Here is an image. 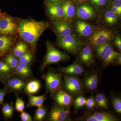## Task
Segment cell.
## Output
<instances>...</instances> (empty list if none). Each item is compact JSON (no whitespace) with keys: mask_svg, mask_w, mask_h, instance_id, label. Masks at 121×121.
Here are the masks:
<instances>
[{"mask_svg":"<svg viewBox=\"0 0 121 121\" xmlns=\"http://www.w3.org/2000/svg\"><path fill=\"white\" fill-rule=\"evenodd\" d=\"M50 26V23L47 21H37L30 19H21L19 24L20 35L34 49L41 35Z\"/></svg>","mask_w":121,"mask_h":121,"instance_id":"obj_1","label":"cell"},{"mask_svg":"<svg viewBox=\"0 0 121 121\" xmlns=\"http://www.w3.org/2000/svg\"><path fill=\"white\" fill-rule=\"evenodd\" d=\"M45 44L47 53L40 68V71L43 72L46 67L50 64H57L60 62H66L70 60L69 55L58 50L49 40H47Z\"/></svg>","mask_w":121,"mask_h":121,"instance_id":"obj_2","label":"cell"},{"mask_svg":"<svg viewBox=\"0 0 121 121\" xmlns=\"http://www.w3.org/2000/svg\"><path fill=\"white\" fill-rule=\"evenodd\" d=\"M82 40L75 35H69L64 37H57L56 44L68 54L77 55L84 45Z\"/></svg>","mask_w":121,"mask_h":121,"instance_id":"obj_3","label":"cell"},{"mask_svg":"<svg viewBox=\"0 0 121 121\" xmlns=\"http://www.w3.org/2000/svg\"><path fill=\"white\" fill-rule=\"evenodd\" d=\"M116 34L114 29L99 25L93 35L87 39L86 44L93 47L95 45L112 42Z\"/></svg>","mask_w":121,"mask_h":121,"instance_id":"obj_4","label":"cell"},{"mask_svg":"<svg viewBox=\"0 0 121 121\" xmlns=\"http://www.w3.org/2000/svg\"><path fill=\"white\" fill-rule=\"evenodd\" d=\"M92 22L75 18L71 24L75 34L82 40H86L99 26L98 23L95 24Z\"/></svg>","mask_w":121,"mask_h":121,"instance_id":"obj_5","label":"cell"},{"mask_svg":"<svg viewBox=\"0 0 121 121\" xmlns=\"http://www.w3.org/2000/svg\"><path fill=\"white\" fill-rule=\"evenodd\" d=\"M43 77L47 91L50 93L51 95L62 89V74L58 72L55 71L52 69H48Z\"/></svg>","mask_w":121,"mask_h":121,"instance_id":"obj_6","label":"cell"},{"mask_svg":"<svg viewBox=\"0 0 121 121\" xmlns=\"http://www.w3.org/2000/svg\"><path fill=\"white\" fill-rule=\"evenodd\" d=\"M19 31V25L15 19L0 11V35L12 36Z\"/></svg>","mask_w":121,"mask_h":121,"instance_id":"obj_7","label":"cell"},{"mask_svg":"<svg viewBox=\"0 0 121 121\" xmlns=\"http://www.w3.org/2000/svg\"><path fill=\"white\" fill-rule=\"evenodd\" d=\"M87 2L78 4L76 8L75 18L91 22L96 21L97 22L99 17L97 12L93 5Z\"/></svg>","mask_w":121,"mask_h":121,"instance_id":"obj_8","label":"cell"},{"mask_svg":"<svg viewBox=\"0 0 121 121\" xmlns=\"http://www.w3.org/2000/svg\"><path fill=\"white\" fill-rule=\"evenodd\" d=\"M5 89L8 93L12 92L15 95L24 91L26 83L29 80L13 73L5 78Z\"/></svg>","mask_w":121,"mask_h":121,"instance_id":"obj_9","label":"cell"},{"mask_svg":"<svg viewBox=\"0 0 121 121\" xmlns=\"http://www.w3.org/2000/svg\"><path fill=\"white\" fill-rule=\"evenodd\" d=\"M62 85L65 91L72 96L78 95L82 93L83 83L77 76L63 75Z\"/></svg>","mask_w":121,"mask_h":121,"instance_id":"obj_10","label":"cell"},{"mask_svg":"<svg viewBox=\"0 0 121 121\" xmlns=\"http://www.w3.org/2000/svg\"><path fill=\"white\" fill-rule=\"evenodd\" d=\"M47 115L48 121H71L69 108L64 107L56 103L52 107Z\"/></svg>","mask_w":121,"mask_h":121,"instance_id":"obj_11","label":"cell"},{"mask_svg":"<svg viewBox=\"0 0 121 121\" xmlns=\"http://www.w3.org/2000/svg\"><path fill=\"white\" fill-rule=\"evenodd\" d=\"M121 18L107 8L98 17L97 23L101 26L114 29L120 24Z\"/></svg>","mask_w":121,"mask_h":121,"instance_id":"obj_12","label":"cell"},{"mask_svg":"<svg viewBox=\"0 0 121 121\" xmlns=\"http://www.w3.org/2000/svg\"><path fill=\"white\" fill-rule=\"evenodd\" d=\"M51 28L57 37H64L75 34L71 23L64 19L52 22Z\"/></svg>","mask_w":121,"mask_h":121,"instance_id":"obj_13","label":"cell"},{"mask_svg":"<svg viewBox=\"0 0 121 121\" xmlns=\"http://www.w3.org/2000/svg\"><path fill=\"white\" fill-rule=\"evenodd\" d=\"M77 54L78 61L82 64L90 66L94 62L93 48L89 44H84Z\"/></svg>","mask_w":121,"mask_h":121,"instance_id":"obj_14","label":"cell"},{"mask_svg":"<svg viewBox=\"0 0 121 121\" xmlns=\"http://www.w3.org/2000/svg\"><path fill=\"white\" fill-rule=\"evenodd\" d=\"M83 121H117L118 119L111 113L106 111L88 113L83 117Z\"/></svg>","mask_w":121,"mask_h":121,"instance_id":"obj_15","label":"cell"},{"mask_svg":"<svg viewBox=\"0 0 121 121\" xmlns=\"http://www.w3.org/2000/svg\"><path fill=\"white\" fill-rule=\"evenodd\" d=\"M46 9L48 17L52 22L64 19L63 10L60 4L47 2Z\"/></svg>","mask_w":121,"mask_h":121,"instance_id":"obj_16","label":"cell"},{"mask_svg":"<svg viewBox=\"0 0 121 121\" xmlns=\"http://www.w3.org/2000/svg\"><path fill=\"white\" fill-rule=\"evenodd\" d=\"M56 104L64 107L69 108L73 103L72 96L62 89L51 95Z\"/></svg>","mask_w":121,"mask_h":121,"instance_id":"obj_17","label":"cell"},{"mask_svg":"<svg viewBox=\"0 0 121 121\" xmlns=\"http://www.w3.org/2000/svg\"><path fill=\"white\" fill-rule=\"evenodd\" d=\"M58 71L63 75L77 76L84 73V68L79 62L74 63L64 67H59Z\"/></svg>","mask_w":121,"mask_h":121,"instance_id":"obj_18","label":"cell"},{"mask_svg":"<svg viewBox=\"0 0 121 121\" xmlns=\"http://www.w3.org/2000/svg\"><path fill=\"white\" fill-rule=\"evenodd\" d=\"M15 42V39L11 36H0V58L4 57L8 54Z\"/></svg>","mask_w":121,"mask_h":121,"instance_id":"obj_19","label":"cell"},{"mask_svg":"<svg viewBox=\"0 0 121 121\" xmlns=\"http://www.w3.org/2000/svg\"><path fill=\"white\" fill-rule=\"evenodd\" d=\"M60 4L63 10L64 19L71 23L75 18L76 7L71 0H65Z\"/></svg>","mask_w":121,"mask_h":121,"instance_id":"obj_20","label":"cell"},{"mask_svg":"<svg viewBox=\"0 0 121 121\" xmlns=\"http://www.w3.org/2000/svg\"><path fill=\"white\" fill-rule=\"evenodd\" d=\"M13 73L26 80H29L33 76L31 65L19 63Z\"/></svg>","mask_w":121,"mask_h":121,"instance_id":"obj_21","label":"cell"},{"mask_svg":"<svg viewBox=\"0 0 121 121\" xmlns=\"http://www.w3.org/2000/svg\"><path fill=\"white\" fill-rule=\"evenodd\" d=\"M98 81L97 73L92 72L84 78L83 83L88 90L93 91L97 89Z\"/></svg>","mask_w":121,"mask_h":121,"instance_id":"obj_22","label":"cell"},{"mask_svg":"<svg viewBox=\"0 0 121 121\" xmlns=\"http://www.w3.org/2000/svg\"><path fill=\"white\" fill-rule=\"evenodd\" d=\"M121 53L116 51L113 46L111 47L104 55L102 59L101 62L103 65L104 67H107L114 63L117 56Z\"/></svg>","mask_w":121,"mask_h":121,"instance_id":"obj_23","label":"cell"},{"mask_svg":"<svg viewBox=\"0 0 121 121\" xmlns=\"http://www.w3.org/2000/svg\"><path fill=\"white\" fill-rule=\"evenodd\" d=\"M48 93L47 91L44 94L38 96H35L32 94L28 95L29 100L26 106L27 107H36L37 108L43 106L47 99V94Z\"/></svg>","mask_w":121,"mask_h":121,"instance_id":"obj_24","label":"cell"},{"mask_svg":"<svg viewBox=\"0 0 121 121\" xmlns=\"http://www.w3.org/2000/svg\"><path fill=\"white\" fill-rule=\"evenodd\" d=\"M112 44V42H109L93 47L94 52L97 58L101 61L106 52L113 46Z\"/></svg>","mask_w":121,"mask_h":121,"instance_id":"obj_25","label":"cell"},{"mask_svg":"<svg viewBox=\"0 0 121 121\" xmlns=\"http://www.w3.org/2000/svg\"><path fill=\"white\" fill-rule=\"evenodd\" d=\"M41 87L40 82L37 79L29 80L26 83L24 91L27 95L36 94L39 90Z\"/></svg>","mask_w":121,"mask_h":121,"instance_id":"obj_26","label":"cell"},{"mask_svg":"<svg viewBox=\"0 0 121 121\" xmlns=\"http://www.w3.org/2000/svg\"><path fill=\"white\" fill-rule=\"evenodd\" d=\"M28 45L23 42L21 41L13 48L12 50V55L15 58L19 59L28 51Z\"/></svg>","mask_w":121,"mask_h":121,"instance_id":"obj_27","label":"cell"},{"mask_svg":"<svg viewBox=\"0 0 121 121\" xmlns=\"http://www.w3.org/2000/svg\"><path fill=\"white\" fill-rule=\"evenodd\" d=\"M15 109L13 102L3 104L2 107V114L7 119H11L13 117V111Z\"/></svg>","mask_w":121,"mask_h":121,"instance_id":"obj_28","label":"cell"},{"mask_svg":"<svg viewBox=\"0 0 121 121\" xmlns=\"http://www.w3.org/2000/svg\"><path fill=\"white\" fill-rule=\"evenodd\" d=\"M95 9H96L99 16L103 11L107 8L108 0H89Z\"/></svg>","mask_w":121,"mask_h":121,"instance_id":"obj_29","label":"cell"},{"mask_svg":"<svg viewBox=\"0 0 121 121\" xmlns=\"http://www.w3.org/2000/svg\"><path fill=\"white\" fill-rule=\"evenodd\" d=\"M48 113V109L44 106V105L40 107H38L35 110L33 115V121H42L47 116Z\"/></svg>","mask_w":121,"mask_h":121,"instance_id":"obj_30","label":"cell"},{"mask_svg":"<svg viewBox=\"0 0 121 121\" xmlns=\"http://www.w3.org/2000/svg\"><path fill=\"white\" fill-rule=\"evenodd\" d=\"M95 99L96 106L97 108L104 109L108 108V101L105 96L103 94H97Z\"/></svg>","mask_w":121,"mask_h":121,"instance_id":"obj_31","label":"cell"},{"mask_svg":"<svg viewBox=\"0 0 121 121\" xmlns=\"http://www.w3.org/2000/svg\"><path fill=\"white\" fill-rule=\"evenodd\" d=\"M4 62L6 63L13 71V72L19 64V60L12 54L8 55L4 59Z\"/></svg>","mask_w":121,"mask_h":121,"instance_id":"obj_32","label":"cell"},{"mask_svg":"<svg viewBox=\"0 0 121 121\" xmlns=\"http://www.w3.org/2000/svg\"><path fill=\"white\" fill-rule=\"evenodd\" d=\"M78 95L74 101V107L75 112H77L85 105L86 101V99L82 95L80 94Z\"/></svg>","mask_w":121,"mask_h":121,"instance_id":"obj_33","label":"cell"},{"mask_svg":"<svg viewBox=\"0 0 121 121\" xmlns=\"http://www.w3.org/2000/svg\"><path fill=\"white\" fill-rule=\"evenodd\" d=\"M33 54L27 51L23 56L19 59V63L26 65H31L32 61Z\"/></svg>","mask_w":121,"mask_h":121,"instance_id":"obj_34","label":"cell"},{"mask_svg":"<svg viewBox=\"0 0 121 121\" xmlns=\"http://www.w3.org/2000/svg\"><path fill=\"white\" fill-rule=\"evenodd\" d=\"M16 95V99L15 104V109L17 112H23L25 108L24 102L22 100V98L19 97L18 95Z\"/></svg>","mask_w":121,"mask_h":121,"instance_id":"obj_35","label":"cell"},{"mask_svg":"<svg viewBox=\"0 0 121 121\" xmlns=\"http://www.w3.org/2000/svg\"><path fill=\"white\" fill-rule=\"evenodd\" d=\"M0 71L6 75L9 76L13 73L10 67L5 62L0 61Z\"/></svg>","mask_w":121,"mask_h":121,"instance_id":"obj_36","label":"cell"},{"mask_svg":"<svg viewBox=\"0 0 121 121\" xmlns=\"http://www.w3.org/2000/svg\"><path fill=\"white\" fill-rule=\"evenodd\" d=\"M112 103L114 109L116 112L121 114V99L119 97H115L113 99Z\"/></svg>","mask_w":121,"mask_h":121,"instance_id":"obj_37","label":"cell"},{"mask_svg":"<svg viewBox=\"0 0 121 121\" xmlns=\"http://www.w3.org/2000/svg\"><path fill=\"white\" fill-rule=\"evenodd\" d=\"M85 105L86 108L89 109H93L96 106L95 98L93 97L89 98L86 99Z\"/></svg>","mask_w":121,"mask_h":121,"instance_id":"obj_38","label":"cell"},{"mask_svg":"<svg viewBox=\"0 0 121 121\" xmlns=\"http://www.w3.org/2000/svg\"><path fill=\"white\" fill-rule=\"evenodd\" d=\"M115 45L117 48L119 52L121 51V35L118 34H116L113 40L112 41Z\"/></svg>","mask_w":121,"mask_h":121,"instance_id":"obj_39","label":"cell"},{"mask_svg":"<svg viewBox=\"0 0 121 121\" xmlns=\"http://www.w3.org/2000/svg\"><path fill=\"white\" fill-rule=\"evenodd\" d=\"M108 3L117 8L119 12L121 13V0H111Z\"/></svg>","mask_w":121,"mask_h":121,"instance_id":"obj_40","label":"cell"},{"mask_svg":"<svg viewBox=\"0 0 121 121\" xmlns=\"http://www.w3.org/2000/svg\"><path fill=\"white\" fill-rule=\"evenodd\" d=\"M21 119L22 121H32L33 119L29 114L24 111L21 113L20 115Z\"/></svg>","mask_w":121,"mask_h":121,"instance_id":"obj_41","label":"cell"},{"mask_svg":"<svg viewBox=\"0 0 121 121\" xmlns=\"http://www.w3.org/2000/svg\"><path fill=\"white\" fill-rule=\"evenodd\" d=\"M107 8L113 13L115 15H117L118 17L121 18V13H120L119 11L118 10L117 8H115L114 6H113L112 5L108 3V5H107Z\"/></svg>","mask_w":121,"mask_h":121,"instance_id":"obj_42","label":"cell"},{"mask_svg":"<svg viewBox=\"0 0 121 121\" xmlns=\"http://www.w3.org/2000/svg\"><path fill=\"white\" fill-rule=\"evenodd\" d=\"M8 93L5 89L0 90V104L3 103L5 94Z\"/></svg>","mask_w":121,"mask_h":121,"instance_id":"obj_43","label":"cell"},{"mask_svg":"<svg viewBox=\"0 0 121 121\" xmlns=\"http://www.w3.org/2000/svg\"><path fill=\"white\" fill-rule=\"evenodd\" d=\"M114 63L116 65H121V53L119 54V55L117 56L116 59Z\"/></svg>","mask_w":121,"mask_h":121,"instance_id":"obj_44","label":"cell"},{"mask_svg":"<svg viewBox=\"0 0 121 121\" xmlns=\"http://www.w3.org/2000/svg\"><path fill=\"white\" fill-rule=\"evenodd\" d=\"M65 0H48V2L51 3H58L60 4Z\"/></svg>","mask_w":121,"mask_h":121,"instance_id":"obj_45","label":"cell"},{"mask_svg":"<svg viewBox=\"0 0 121 121\" xmlns=\"http://www.w3.org/2000/svg\"><path fill=\"white\" fill-rule=\"evenodd\" d=\"M75 0L78 5L89 1V0Z\"/></svg>","mask_w":121,"mask_h":121,"instance_id":"obj_46","label":"cell"},{"mask_svg":"<svg viewBox=\"0 0 121 121\" xmlns=\"http://www.w3.org/2000/svg\"><path fill=\"white\" fill-rule=\"evenodd\" d=\"M2 72L0 71V75H1V74H2Z\"/></svg>","mask_w":121,"mask_h":121,"instance_id":"obj_47","label":"cell"}]
</instances>
